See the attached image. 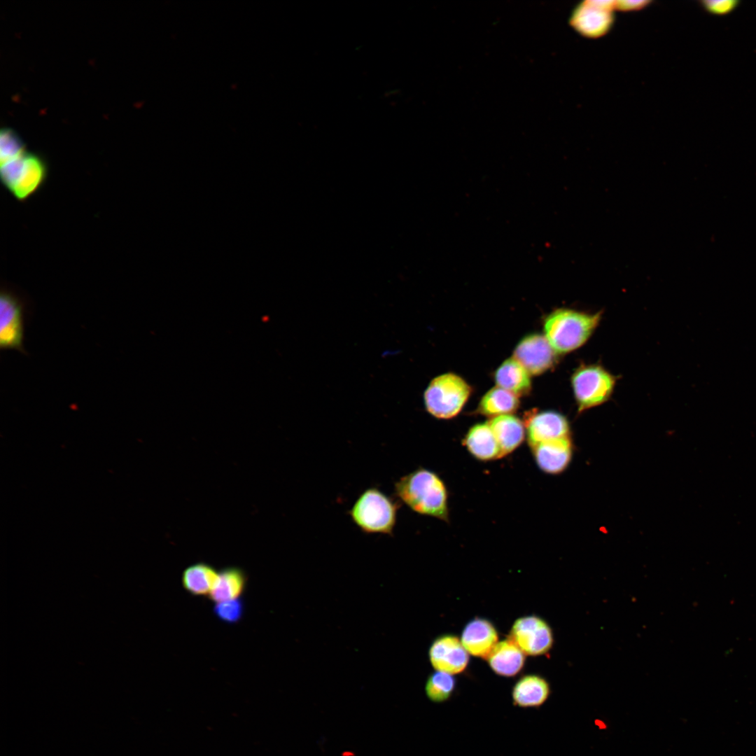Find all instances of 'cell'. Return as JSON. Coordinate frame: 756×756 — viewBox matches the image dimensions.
Returning a JSON list of instances; mask_svg holds the SVG:
<instances>
[{
	"mask_svg": "<svg viewBox=\"0 0 756 756\" xmlns=\"http://www.w3.org/2000/svg\"><path fill=\"white\" fill-rule=\"evenodd\" d=\"M498 634L486 620L475 618L463 629L461 642L471 655L486 659L498 643Z\"/></svg>",
	"mask_w": 756,
	"mask_h": 756,
	"instance_id": "14",
	"label": "cell"
},
{
	"mask_svg": "<svg viewBox=\"0 0 756 756\" xmlns=\"http://www.w3.org/2000/svg\"><path fill=\"white\" fill-rule=\"evenodd\" d=\"M456 688V680L452 675L436 671L426 682L425 692L430 701L436 704L447 701Z\"/></svg>",
	"mask_w": 756,
	"mask_h": 756,
	"instance_id": "23",
	"label": "cell"
},
{
	"mask_svg": "<svg viewBox=\"0 0 756 756\" xmlns=\"http://www.w3.org/2000/svg\"><path fill=\"white\" fill-rule=\"evenodd\" d=\"M244 603L241 598L216 603L214 614L218 619L227 624L239 622L244 614Z\"/></svg>",
	"mask_w": 756,
	"mask_h": 756,
	"instance_id": "25",
	"label": "cell"
},
{
	"mask_svg": "<svg viewBox=\"0 0 756 756\" xmlns=\"http://www.w3.org/2000/svg\"><path fill=\"white\" fill-rule=\"evenodd\" d=\"M513 356L533 375L546 372L556 360L555 350L545 335L538 333L524 337L517 345Z\"/></svg>",
	"mask_w": 756,
	"mask_h": 756,
	"instance_id": "10",
	"label": "cell"
},
{
	"mask_svg": "<svg viewBox=\"0 0 756 756\" xmlns=\"http://www.w3.org/2000/svg\"><path fill=\"white\" fill-rule=\"evenodd\" d=\"M497 386L516 396H522L531 390L529 373L514 358L505 360L494 374Z\"/></svg>",
	"mask_w": 756,
	"mask_h": 756,
	"instance_id": "19",
	"label": "cell"
},
{
	"mask_svg": "<svg viewBox=\"0 0 756 756\" xmlns=\"http://www.w3.org/2000/svg\"><path fill=\"white\" fill-rule=\"evenodd\" d=\"M616 1H585L573 10L569 23L580 34L597 38L607 34L612 27Z\"/></svg>",
	"mask_w": 756,
	"mask_h": 756,
	"instance_id": "8",
	"label": "cell"
},
{
	"mask_svg": "<svg viewBox=\"0 0 756 756\" xmlns=\"http://www.w3.org/2000/svg\"><path fill=\"white\" fill-rule=\"evenodd\" d=\"M530 447L539 468L551 475L564 472L573 454L571 437L538 443Z\"/></svg>",
	"mask_w": 756,
	"mask_h": 756,
	"instance_id": "13",
	"label": "cell"
},
{
	"mask_svg": "<svg viewBox=\"0 0 756 756\" xmlns=\"http://www.w3.org/2000/svg\"><path fill=\"white\" fill-rule=\"evenodd\" d=\"M615 377L598 365H580L571 376V385L578 412L598 406L609 400Z\"/></svg>",
	"mask_w": 756,
	"mask_h": 756,
	"instance_id": "6",
	"label": "cell"
},
{
	"mask_svg": "<svg viewBox=\"0 0 756 756\" xmlns=\"http://www.w3.org/2000/svg\"><path fill=\"white\" fill-rule=\"evenodd\" d=\"M519 405L517 396L496 386L490 389L481 399L478 412L492 418L511 414L514 412Z\"/></svg>",
	"mask_w": 756,
	"mask_h": 756,
	"instance_id": "22",
	"label": "cell"
},
{
	"mask_svg": "<svg viewBox=\"0 0 756 756\" xmlns=\"http://www.w3.org/2000/svg\"><path fill=\"white\" fill-rule=\"evenodd\" d=\"M650 4L648 1H617L615 9L621 11H634L643 8Z\"/></svg>",
	"mask_w": 756,
	"mask_h": 756,
	"instance_id": "27",
	"label": "cell"
},
{
	"mask_svg": "<svg viewBox=\"0 0 756 756\" xmlns=\"http://www.w3.org/2000/svg\"><path fill=\"white\" fill-rule=\"evenodd\" d=\"M218 573L210 565L197 563L187 567L182 574L183 588L194 596L209 595Z\"/></svg>",
	"mask_w": 756,
	"mask_h": 756,
	"instance_id": "21",
	"label": "cell"
},
{
	"mask_svg": "<svg viewBox=\"0 0 756 756\" xmlns=\"http://www.w3.org/2000/svg\"><path fill=\"white\" fill-rule=\"evenodd\" d=\"M27 151L19 136L11 129H2L0 133L1 164L10 161Z\"/></svg>",
	"mask_w": 756,
	"mask_h": 756,
	"instance_id": "24",
	"label": "cell"
},
{
	"mask_svg": "<svg viewBox=\"0 0 756 756\" xmlns=\"http://www.w3.org/2000/svg\"><path fill=\"white\" fill-rule=\"evenodd\" d=\"M394 490L397 497L414 512L449 520L447 490L434 472L419 467L400 477Z\"/></svg>",
	"mask_w": 756,
	"mask_h": 756,
	"instance_id": "1",
	"label": "cell"
},
{
	"mask_svg": "<svg viewBox=\"0 0 756 756\" xmlns=\"http://www.w3.org/2000/svg\"><path fill=\"white\" fill-rule=\"evenodd\" d=\"M551 687L548 681L538 675H526L519 679L512 690V701L521 708H539L548 700Z\"/></svg>",
	"mask_w": 756,
	"mask_h": 756,
	"instance_id": "15",
	"label": "cell"
},
{
	"mask_svg": "<svg viewBox=\"0 0 756 756\" xmlns=\"http://www.w3.org/2000/svg\"><path fill=\"white\" fill-rule=\"evenodd\" d=\"M525 426L530 447L546 441L571 437L570 424L566 417L553 410L528 414Z\"/></svg>",
	"mask_w": 756,
	"mask_h": 756,
	"instance_id": "11",
	"label": "cell"
},
{
	"mask_svg": "<svg viewBox=\"0 0 756 756\" xmlns=\"http://www.w3.org/2000/svg\"><path fill=\"white\" fill-rule=\"evenodd\" d=\"M463 442L471 455L478 460L488 461L502 458L500 448L488 422L471 427Z\"/></svg>",
	"mask_w": 756,
	"mask_h": 756,
	"instance_id": "17",
	"label": "cell"
},
{
	"mask_svg": "<svg viewBox=\"0 0 756 756\" xmlns=\"http://www.w3.org/2000/svg\"><path fill=\"white\" fill-rule=\"evenodd\" d=\"M741 4L740 0H702L699 1V4L706 12L718 16H724L732 13Z\"/></svg>",
	"mask_w": 756,
	"mask_h": 756,
	"instance_id": "26",
	"label": "cell"
},
{
	"mask_svg": "<svg viewBox=\"0 0 756 756\" xmlns=\"http://www.w3.org/2000/svg\"><path fill=\"white\" fill-rule=\"evenodd\" d=\"M488 424L498 441L502 457L515 450L524 439V424L512 414L493 417Z\"/></svg>",
	"mask_w": 756,
	"mask_h": 756,
	"instance_id": "18",
	"label": "cell"
},
{
	"mask_svg": "<svg viewBox=\"0 0 756 756\" xmlns=\"http://www.w3.org/2000/svg\"><path fill=\"white\" fill-rule=\"evenodd\" d=\"M48 173L44 158L28 150L0 168L3 186L20 202H27L44 186Z\"/></svg>",
	"mask_w": 756,
	"mask_h": 756,
	"instance_id": "3",
	"label": "cell"
},
{
	"mask_svg": "<svg viewBox=\"0 0 756 756\" xmlns=\"http://www.w3.org/2000/svg\"><path fill=\"white\" fill-rule=\"evenodd\" d=\"M246 585V575L242 570L236 567L226 568L218 573L209 596L215 603L240 598Z\"/></svg>",
	"mask_w": 756,
	"mask_h": 756,
	"instance_id": "20",
	"label": "cell"
},
{
	"mask_svg": "<svg viewBox=\"0 0 756 756\" xmlns=\"http://www.w3.org/2000/svg\"><path fill=\"white\" fill-rule=\"evenodd\" d=\"M398 504L376 487L365 489L349 511L354 523L364 533L392 536Z\"/></svg>",
	"mask_w": 756,
	"mask_h": 756,
	"instance_id": "4",
	"label": "cell"
},
{
	"mask_svg": "<svg viewBox=\"0 0 756 756\" xmlns=\"http://www.w3.org/2000/svg\"><path fill=\"white\" fill-rule=\"evenodd\" d=\"M429 658L433 668L451 675L463 672L468 663V652L458 638L446 635L435 639L430 649Z\"/></svg>",
	"mask_w": 756,
	"mask_h": 756,
	"instance_id": "12",
	"label": "cell"
},
{
	"mask_svg": "<svg viewBox=\"0 0 756 756\" xmlns=\"http://www.w3.org/2000/svg\"><path fill=\"white\" fill-rule=\"evenodd\" d=\"M26 304L22 297L7 286L0 292V349H13L25 354L24 349Z\"/></svg>",
	"mask_w": 756,
	"mask_h": 756,
	"instance_id": "7",
	"label": "cell"
},
{
	"mask_svg": "<svg viewBox=\"0 0 756 756\" xmlns=\"http://www.w3.org/2000/svg\"><path fill=\"white\" fill-rule=\"evenodd\" d=\"M602 314L558 309L544 322L545 336L556 353H568L582 346L598 326Z\"/></svg>",
	"mask_w": 756,
	"mask_h": 756,
	"instance_id": "2",
	"label": "cell"
},
{
	"mask_svg": "<svg viewBox=\"0 0 756 756\" xmlns=\"http://www.w3.org/2000/svg\"><path fill=\"white\" fill-rule=\"evenodd\" d=\"M486 659L496 674L512 677L522 670L525 657L524 652L510 638L497 643Z\"/></svg>",
	"mask_w": 756,
	"mask_h": 756,
	"instance_id": "16",
	"label": "cell"
},
{
	"mask_svg": "<svg viewBox=\"0 0 756 756\" xmlns=\"http://www.w3.org/2000/svg\"><path fill=\"white\" fill-rule=\"evenodd\" d=\"M470 392V386L461 377L441 374L431 380L424 392L426 409L436 418H452L461 412Z\"/></svg>",
	"mask_w": 756,
	"mask_h": 756,
	"instance_id": "5",
	"label": "cell"
},
{
	"mask_svg": "<svg viewBox=\"0 0 756 756\" xmlns=\"http://www.w3.org/2000/svg\"><path fill=\"white\" fill-rule=\"evenodd\" d=\"M510 638L524 654L533 656L545 654L554 643L550 626L536 616L517 619L512 627Z\"/></svg>",
	"mask_w": 756,
	"mask_h": 756,
	"instance_id": "9",
	"label": "cell"
}]
</instances>
